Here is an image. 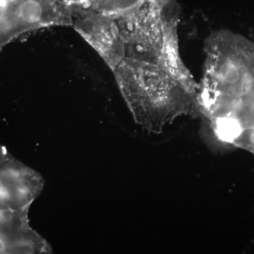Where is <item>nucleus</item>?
Returning <instances> with one entry per match:
<instances>
[{
  "label": "nucleus",
  "mask_w": 254,
  "mask_h": 254,
  "mask_svg": "<svg viewBox=\"0 0 254 254\" xmlns=\"http://www.w3.org/2000/svg\"><path fill=\"white\" fill-rule=\"evenodd\" d=\"M180 15L177 0H142L113 15L125 42L126 58L165 67L180 64Z\"/></svg>",
  "instance_id": "nucleus-3"
},
{
  "label": "nucleus",
  "mask_w": 254,
  "mask_h": 254,
  "mask_svg": "<svg viewBox=\"0 0 254 254\" xmlns=\"http://www.w3.org/2000/svg\"><path fill=\"white\" fill-rule=\"evenodd\" d=\"M71 26L113 71L126 58L125 42L115 16L97 10L73 16Z\"/></svg>",
  "instance_id": "nucleus-4"
},
{
  "label": "nucleus",
  "mask_w": 254,
  "mask_h": 254,
  "mask_svg": "<svg viewBox=\"0 0 254 254\" xmlns=\"http://www.w3.org/2000/svg\"><path fill=\"white\" fill-rule=\"evenodd\" d=\"M204 51L202 118L219 141L254 155V42L225 31L212 37Z\"/></svg>",
  "instance_id": "nucleus-1"
},
{
  "label": "nucleus",
  "mask_w": 254,
  "mask_h": 254,
  "mask_svg": "<svg viewBox=\"0 0 254 254\" xmlns=\"http://www.w3.org/2000/svg\"><path fill=\"white\" fill-rule=\"evenodd\" d=\"M37 28L36 18L23 0H0V53L13 41Z\"/></svg>",
  "instance_id": "nucleus-5"
},
{
  "label": "nucleus",
  "mask_w": 254,
  "mask_h": 254,
  "mask_svg": "<svg viewBox=\"0 0 254 254\" xmlns=\"http://www.w3.org/2000/svg\"><path fill=\"white\" fill-rule=\"evenodd\" d=\"M142 0H94L97 11L114 15L123 12L139 3Z\"/></svg>",
  "instance_id": "nucleus-6"
},
{
  "label": "nucleus",
  "mask_w": 254,
  "mask_h": 254,
  "mask_svg": "<svg viewBox=\"0 0 254 254\" xmlns=\"http://www.w3.org/2000/svg\"><path fill=\"white\" fill-rule=\"evenodd\" d=\"M113 72L133 120L145 131L160 134L182 117L202 118L198 86L162 66L125 58Z\"/></svg>",
  "instance_id": "nucleus-2"
},
{
  "label": "nucleus",
  "mask_w": 254,
  "mask_h": 254,
  "mask_svg": "<svg viewBox=\"0 0 254 254\" xmlns=\"http://www.w3.org/2000/svg\"><path fill=\"white\" fill-rule=\"evenodd\" d=\"M70 11L72 16L83 11L96 10L94 0H58Z\"/></svg>",
  "instance_id": "nucleus-7"
}]
</instances>
